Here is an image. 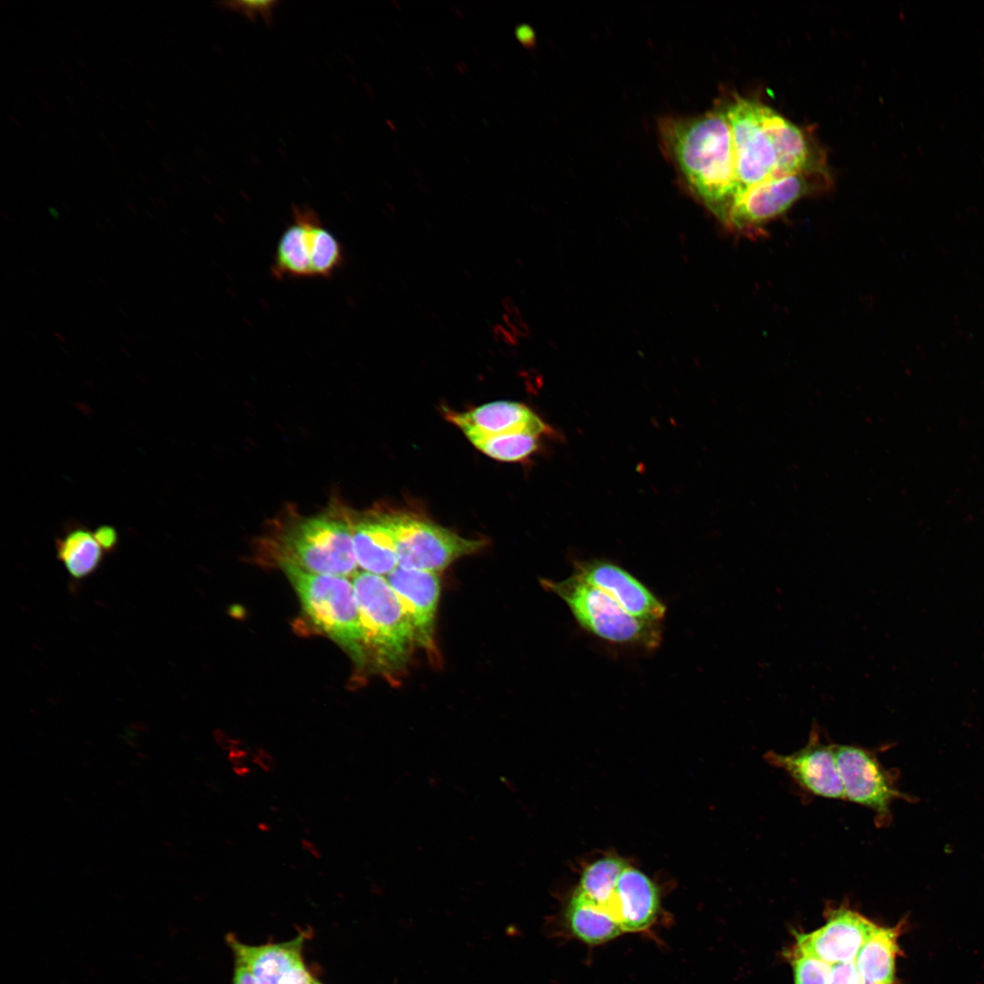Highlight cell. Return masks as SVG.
<instances>
[{
	"label": "cell",
	"instance_id": "cell-24",
	"mask_svg": "<svg viewBox=\"0 0 984 984\" xmlns=\"http://www.w3.org/2000/svg\"><path fill=\"white\" fill-rule=\"evenodd\" d=\"M313 241V278H331L344 262L343 245L320 218L314 224Z\"/></svg>",
	"mask_w": 984,
	"mask_h": 984
},
{
	"label": "cell",
	"instance_id": "cell-15",
	"mask_svg": "<svg viewBox=\"0 0 984 984\" xmlns=\"http://www.w3.org/2000/svg\"><path fill=\"white\" fill-rule=\"evenodd\" d=\"M385 578L411 620L420 647L431 649L440 597L439 573L396 566Z\"/></svg>",
	"mask_w": 984,
	"mask_h": 984
},
{
	"label": "cell",
	"instance_id": "cell-11",
	"mask_svg": "<svg viewBox=\"0 0 984 984\" xmlns=\"http://www.w3.org/2000/svg\"><path fill=\"white\" fill-rule=\"evenodd\" d=\"M764 759L785 772L809 794L827 799L846 800L835 744L823 742L818 730L812 731L803 748L788 754L770 751L765 753Z\"/></svg>",
	"mask_w": 984,
	"mask_h": 984
},
{
	"label": "cell",
	"instance_id": "cell-31",
	"mask_svg": "<svg viewBox=\"0 0 984 984\" xmlns=\"http://www.w3.org/2000/svg\"><path fill=\"white\" fill-rule=\"evenodd\" d=\"M302 843L303 848L306 851H308L309 853H311L314 856H317V857L320 856V852L318 851V849L311 842H309L307 840H302Z\"/></svg>",
	"mask_w": 984,
	"mask_h": 984
},
{
	"label": "cell",
	"instance_id": "cell-4",
	"mask_svg": "<svg viewBox=\"0 0 984 984\" xmlns=\"http://www.w3.org/2000/svg\"><path fill=\"white\" fill-rule=\"evenodd\" d=\"M542 585L568 606L578 625L610 643L654 650L662 640V624L638 619L597 587L576 574Z\"/></svg>",
	"mask_w": 984,
	"mask_h": 984
},
{
	"label": "cell",
	"instance_id": "cell-1",
	"mask_svg": "<svg viewBox=\"0 0 984 984\" xmlns=\"http://www.w3.org/2000/svg\"><path fill=\"white\" fill-rule=\"evenodd\" d=\"M664 138L698 196L726 222L738 194L731 127L723 109L664 125Z\"/></svg>",
	"mask_w": 984,
	"mask_h": 984
},
{
	"label": "cell",
	"instance_id": "cell-16",
	"mask_svg": "<svg viewBox=\"0 0 984 984\" xmlns=\"http://www.w3.org/2000/svg\"><path fill=\"white\" fill-rule=\"evenodd\" d=\"M353 541L357 563L364 571L386 576L397 566L395 534L391 511L351 508Z\"/></svg>",
	"mask_w": 984,
	"mask_h": 984
},
{
	"label": "cell",
	"instance_id": "cell-14",
	"mask_svg": "<svg viewBox=\"0 0 984 984\" xmlns=\"http://www.w3.org/2000/svg\"><path fill=\"white\" fill-rule=\"evenodd\" d=\"M446 417L470 442L507 434H529L540 437L552 432L530 408L515 402H493L466 412H451Z\"/></svg>",
	"mask_w": 984,
	"mask_h": 984
},
{
	"label": "cell",
	"instance_id": "cell-25",
	"mask_svg": "<svg viewBox=\"0 0 984 984\" xmlns=\"http://www.w3.org/2000/svg\"><path fill=\"white\" fill-rule=\"evenodd\" d=\"M791 964L794 984H830L832 965L795 951Z\"/></svg>",
	"mask_w": 984,
	"mask_h": 984
},
{
	"label": "cell",
	"instance_id": "cell-18",
	"mask_svg": "<svg viewBox=\"0 0 984 984\" xmlns=\"http://www.w3.org/2000/svg\"><path fill=\"white\" fill-rule=\"evenodd\" d=\"M318 214L308 206H292V220L277 243L271 267L277 280L313 278V228Z\"/></svg>",
	"mask_w": 984,
	"mask_h": 984
},
{
	"label": "cell",
	"instance_id": "cell-10",
	"mask_svg": "<svg viewBox=\"0 0 984 984\" xmlns=\"http://www.w3.org/2000/svg\"><path fill=\"white\" fill-rule=\"evenodd\" d=\"M835 752L846 800L887 817L898 793L875 754L849 744H835Z\"/></svg>",
	"mask_w": 984,
	"mask_h": 984
},
{
	"label": "cell",
	"instance_id": "cell-2",
	"mask_svg": "<svg viewBox=\"0 0 984 984\" xmlns=\"http://www.w3.org/2000/svg\"><path fill=\"white\" fill-rule=\"evenodd\" d=\"M262 546L279 564L312 573L349 578L358 572L351 508L337 501L313 516L282 510L268 525Z\"/></svg>",
	"mask_w": 984,
	"mask_h": 984
},
{
	"label": "cell",
	"instance_id": "cell-38",
	"mask_svg": "<svg viewBox=\"0 0 984 984\" xmlns=\"http://www.w3.org/2000/svg\"><path fill=\"white\" fill-rule=\"evenodd\" d=\"M97 100L101 101L103 105H108L107 101L103 97H99L98 95H97Z\"/></svg>",
	"mask_w": 984,
	"mask_h": 984
},
{
	"label": "cell",
	"instance_id": "cell-40",
	"mask_svg": "<svg viewBox=\"0 0 984 984\" xmlns=\"http://www.w3.org/2000/svg\"><path fill=\"white\" fill-rule=\"evenodd\" d=\"M128 208H129V210H132L133 212L137 213V211H138V210H136V209H135V208L133 207V205L128 204Z\"/></svg>",
	"mask_w": 984,
	"mask_h": 984
},
{
	"label": "cell",
	"instance_id": "cell-30",
	"mask_svg": "<svg viewBox=\"0 0 984 984\" xmlns=\"http://www.w3.org/2000/svg\"><path fill=\"white\" fill-rule=\"evenodd\" d=\"M517 37L525 44H529L532 39V32L527 26H522L517 28Z\"/></svg>",
	"mask_w": 984,
	"mask_h": 984
},
{
	"label": "cell",
	"instance_id": "cell-13",
	"mask_svg": "<svg viewBox=\"0 0 984 984\" xmlns=\"http://www.w3.org/2000/svg\"><path fill=\"white\" fill-rule=\"evenodd\" d=\"M574 574L604 591L632 616L662 622L666 605L644 583L620 565L602 559L577 560Z\"/></svg>",
	"mask_w": 984,
	"mask_h": 984
},
{
	"label": "cell",
	"instance_id": "cell-9",
	"mask_svg": "<svg viewBox=\"0 0 984 984\" xmlns=\"http://www.w3.org/2000/svg\"><path fill=\"white\" fill-rule=\"evenodd\" d=\"M307 932L292 939L249 945L228 935L234 964L241 966L252 984H313L315 979L303 960L302 951Z\"/></svg>",
	"mask_w": 984,
	"mask_h": 984
},
{
	"label": "cell",
	"instance_id": "cell-8",
	"mask_svg": "<svg viewBox=\"0 0 984 984\" xmlns=\"http://www.w3.org/2000/svg\"><path fill=\"white\" fill-rule=\"evenodd\" d=\"M723 110L733 137L737 199L748 188L781 172L774 142L762 119L761 103L735 97Z\"/></svg>",
	"mask_w": 984,
	"mask_h": 984
},
{
	"label": "cell",
	"instance_id": "cell-17",
	"mask_svg": "<svg viewBox=\"0 0 984 984\" xmlns=\"http://www.w3.org/2000/svg\"><path fill=\"white\" fill-rule=\"evenodd\" d=\"M606 908L622 932H640L655 920L659 895L654 883L640 870L627 866L620 874Z\"/></svg>",
	"mask_w": 984,
	"mask_h": 984
},
{
	"label": "cell",
	"instance_id": "cell-20",
	"mask_svg": "<svg viewBox=\"0 0 984 984\" xmlns=\"http://www.w3.org/2000/svg\"><path fill=\"white\" fill-rule=\"evenodd\" d=\"M900 926L877 927L859 949L855 964L863 979L881 984H895L896 958L899 953L897 938Z\"/></svg>",
	"mask_w": 984,
	"mask_h": 984
},
{
	"label": "cell",
	"instance_id": "cell-26",
	"mask_svg": "<svg viewBox=\"0 0 984 984\" xmlns=\"http://www.w3.org/2000/svg\"><path fill=\"white\" fill-rule=\"evenodd\" d=\"M276 1H224L220 3L224 8L238 12L245 15L249 20L254 21L259 16L265 22L271 23L272 10Z\"/></svg>",
	"mask_w": 984,
	"mask_h": 984
},
{
	"label": "cell",
	"instance_id": "cell-27",
	"mask_svg": "<svg viewBox=\"0 0 984 984\" xmlns=\"http://www.w3.org/2000/svg\"><path fill=\"white\" fill-rule=\"evenodd\" d=\"M855 961L832 966L830 984H862Z\"/></svg>",
	"mask_w": 984,
	"mask_h": 984
},
{
	"label": "cell",
	"instance_id": "cell-29",
	"mask_svg": "<svg viewBox=\"0 0 984 984\" xmlns=\"http://www.w3.org/2000/svg\"><path fill=\"white\" fill-rule=\"evenodd\" d=\"M252 762L266 772L272 771L276 765L272 754L264 749H258L252 755Z\"/></svg>",
	"mask_w": 984,
	"mask_h": 984
},
{
	"label": "cell",
	"instance_id": "cell-21",
	"mask_svg": "<svg viewBox=\"0 0 984 984\" xmlns=\"http://www.w3.org/2000/svg\"><path fill=\"white\" fill-rule=\"evenodd\" d=\"M56 556L68 574L75 579H83L100 566L104 550L94 533L83 526H75L56 539Z\"/></svg>",
	"mask_w": 984,
	"mask_h": 984
},
{
	"label": "cell",
	"instance_id": "cell-22",
	"mask_svg": "<svg viewBox=\"0 0 984 984\" xmlns=\"http://www.w3.org/2000/svg\"><path fill=\"white\" fill-rule=\"evenodd\" d=\"M627 866V863L618 857L609 856L596 860L583 870L576 891L606 907L620 874Z\"/></svg>",
	"mask_w": 984,
	"mask_h": 984
},
{
	"label": "cell",
	"instance_id": "cell-36",
	"mask_svg": "<svg viewBox=\"0 0 984 984\" xmlns=\"http://www.w3.org/2000/svg\"><path fill=\"white\" fill-rule=\"evenodd\" d=\"M9 118H10V120H11V121H12L13 123H15V125H16L17 127H19V128H21V127H22L21 123H20V122H19V121H18V120H17V119H16V118H15V117H13V116H10V117H9Z\"/></svg>",
	"mask_w": 984,
	"mask_h": 984
},
{
	"label": "cell",
	"instance_id": "cell-33",
	"mask_svg": "<svg viewBox=\"0 0 984 984\" xmlns=\"http://www.w3.org/2000/svg\"><path fill=\"white\" fill-rule=\"evenodd\" d=\"M101 137L103 138V139H104V141H105L106 145H107V146L108 147V149H110L111 151H113V152H116V151H118L117 148L115 147V145H114L113 143H111L110 141H108V140L107 139V138H106V137H104L103 135H102Z\"/></svg>",
	"mask_w": 984,
	"mask_h": 984
},
{
	"label": "cell",
	"instance_id": "cell-3",
	"mask_svg": "<svg viewBox=\"0 0 984 984\" xmlns=\"http://www.w3.org/2000/svg\"><path fill=\"white\" fill-rule=\"evenodd\" d=\"M363 632L370 653L386 673L402 671L420 647L416 631L384 576L358 571L353 578Z\"/></svg>",
	"mask_w": 984,
	"mask_h": 984
},
{
	"label": "cell",
	"instance_id": "cell-12",
	"mask_svg": "<svg viewBox=\"0 0 984 984\" xmlns=\"http://www.w3.org/2000/svg\"><path fill=\"white\" fill-rule=\"evenodd\" d=\"M878 926L861 914L842 907L830 910L826 923L809 933H796L794 951L830 965L855 961Z\"/></svg>",
	"mask_w": 984,
	"mask_h": 984
},
{
	"label": "cell",
	"instance_id": "cell-39",
	"mask_svg": "<svg viewBox=\"0 0 984 984\" xmlns=\"http://www.w3.org/2000/svg\"><path fill=\"white\" fill-rule=\"evenodd\" d=\"M862 984H881V983H876V982H872V981H867V980L863 979Z\"/></svg>",
	"mask_w": 984,
	"mask_h": 984
},
{
	"label": "cell",
	"instance_id": "cell-37",
	"mask_svg": "<svg viewBox=\"0 0 984 984\" xmlns=\"http://www.w3.org/2000/svg\"><path fill=\"white\" fill-rule=\"evenodd\" d=\"M145 123L149 129L155 130V127L149 119H145Z\"/></svg>",
	"mask_w": 984,
	"mask_h": 984
},
{
	"label": "cell",
	"instance_id": "cell-28",
	"mask_svg": "<svg viewBox=\"0 0 984 984\" xmlns=\"http://www.w3.org/2000/svg\"><path fill=\"white\" fill-rule=\"evenodd\" d=\"M93 533L105 552L109 553L116 549L118 543V535L113 527L103 525L98 527Z\"/></svg>",
	"mask_w": 984,
	"mask_h": 984
},
{
	"label": "cell",
	"instance_id": "cell-5",
	"mask_svg": "<svg viewBox=\"0 0 984 984\" xmlns=\"http://www.w3.org/2000/svg\"><path fill=\"white\" fill-rule=\"evenodd\" d=\"M303 610L329 637L364 658L360 611L353 580L316 574L291 563H281Z\"/></svg>",
	"mask_w": 984,
	"mask_h": 984
},
{
	"label": "cell",
	"instance_id": "cell-7",
	"mask_svg": "<svg viewBox=\"0 0 984 984\" xmlns=\"http://www.w3.org/2000/svg\"><path fill=\"white\" fill-rule=\"evenodd\" d=\"M826 182L822 167L771 177L734 200L726 222L743 234L759 235L764 224Z\"/></svg>",
	"mask_w": 984,
	"mask_h": 984
},
{
	"label": "cell",
	"instance_id": "cell-41",
	"mask_svg": "<svg viewBox=\"0 0 984 984\" xmlns=\"http://www.w3.org/2000/svg\"><path fill=\"white\" fill-rule=\"evenodd\" d=\"M313 984H323V983H321L320 981H318V980H317V979H315L313 980Z\"/></svg>",
	"mask_w": 984,
	"mask_h": 984
},
{
	"label": "cell",
	"instance_id": "cell-32",
	"mask_svg": "<svg viewBox=\"0 0 984 984\" xmlns=\"http://www.w3.org/2000/svg\"><path fill=\"white\" fill-rule=\"evenodd\" d=\"M36 96L39 98V100L41 101V104L44 107V108L46 110H50L49 109L50 106H49L47 100L45 98V97L39 92H36Z\"/></svg>",
	"mask_w": 984,
	"mask_h": 984
},
{
	"label": "cell",
	"instance_id": "cell-35",
	"mask_svg": "<svg viewBox=\"0 0 984 984\" xmlns=\"http://www.w3.org/2000/svg\"><path fill=\"white\" fill-rule=\"evenodd\" d=\"M144 103H145V105H146V106H147V107H148V108H149L150 110H152V111H156V107H155V106L153 105V103H152V102H150V101H149V100H148V99H144Z\"/></svg>",
	"mask_w": 984,
	"mask_h": 984
},
{
	"label": "cell",
	"instance_id": "cell-6",
	"mask_svg": "<svg viewBox=\"0 0 984 984\" xmlns=\"http://www.w3.org/2000/svg\"><path fill=\"white\" fill-rule=\"evenodd\" d=\"M397 566L439 573L454 561L478 552L483 539L464 538L425 518L391 511Z\"/></svg>",
	"mask_w": 984,
	"mask_h": 984
},
{
	"label": "cell",
	"instance_id": "cell-19",
	"mask_svg": "<svg viewBox=\"0 0 984 984\" xmlns=\"http://www.w3.org/2000/svg\"><path fill=\"white\" fill-rule=\"evenodd\" d=\"M564 918L569 932L589 945L605 943L623 933L606 907L590 901L576 890L568 902Z\"/></svg>",
	"mask_w": 984,
	"mask_h": 984
},
{
	"label": "cell",
	"instance_id": "cell-23",
	"mask_svg": "<svg viewBox=\"0 0 984 984\" xmlns=\"http://www.w3.org/2000/svg\"><path fill=\"white\" fill-rule=\"evenodd\" d=\"M539 436L529 434H507L475 439L471 443L491 458L517 462L538 449Z\"/></svg>",
	"mask_w": 984,
	"mask_h": 984
},
{
	"label": "cell",
	"instance_id": "cell-34",
	"mask_svg": "<svg viewBox=\"0 0 984 984\" xmlns=\"http://www.w3.org/2000/svg\"><path fill=\"white\" fill-rule=\"evenodd\" d=\"M77 63L83 68V70H85L87 73H90V68L86 65V63L84 61H82L81 59H78Z\"/></svg>",
	"mask_w": 984,
	"mask_h": 984
}]
</instances>
